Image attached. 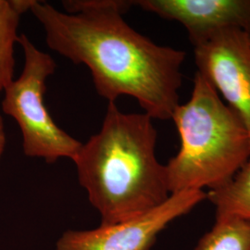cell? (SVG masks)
<instances>
[{
  "mask_svg": "<svg viewBox=\"0 0 250 250\" xmlns=\"http://www.w3.org/2000/svg\"><path fill=\"white\" fill-rule=\"evenodd\" d=\"M65 11L35 0L30 11L55 52L83 64L98 94L108 102L135 99L153 120H170L180 104L187 53L154 43L124 19L134 1L67 0Z\"/></svg>",
  "mask_w": 250,
  "mask_h": 250,
  "instance_id": "1",
  "label": "cell"
},
{
  "mask_svg": "<svg viewBox=\"0 0 250 250\" xmlns=\"http://www.w3.org/2000/svg\"><path fill=\"white\" fill-rule=\"evenodd\" d=\"M158 133L146 113H125L108 102L98 134L72 161L101 224L132 220L170 196L166 166L156 155Z\"/></svg>",
  "mask_w": 250,
  "mask_h": 250,
  "instance_id": "2",
  "label": "cell"
},
{
  "mask_svg": "<svg viewBox=\"0 0 250 250\" xmlns=\"http://www.w3.org/2000/svg\"><path fill=\"white\" fill-rule=\"evenodd\" d=\"M180 149L165 165L170 194L229 183L250 160V136L241 118L199 72L190 99L179 104L171 119Z\"/></svg>",
  "mask_w": 250,
  "mask_h": 250,
  "instance_id": "3",
  "label": "cell"
},
{
  "mask_svg": "<svg viewBox=\"0 0 250 250\" xmlns=\"http://www.w3.org/2000/svg\"><path fill=\"white\" fill-rule=\"evenodd\" d=\"M18 44L23 52V68L19 78L4 90L2 110L20 127L27 157L47 163L62 158L72 160L82 143L57 125L44 101L45 83L56 72L57 64L25 35H20Z\"/></svg>",
  "mask_w": 250,
  "mask_h": 250,
  "instance_id": "4",
  "label": "cell"
},
{
  "mask_svg": "<svg viewBox=\"0 0 250 250\" xmlns=\"http://www.w3.org/2000/svg\"><path fill=\"white\" fill-rule=\"evenodd\" d=\"M207 199V192L188 190L169 198L145 214L122 223L100 224L91 230H69L56 244L57 250H148L170 223L189 213Z\"/></svg>",
  "mask_w": 250,
  "mask_h": 250,
  "instance_id": "5",
  "label": "cell"
},
{
  "mask_svg": "<svg viewBox=\"0 0 250 250\" xmlns=\"http://www.w3.org/2000/svg\"><path fill=\"white\" fill-rule=\"evenodd\" d=\"M197 72L241 118L250 136V36L238 30L216 34L194 46Z\"/></svg>",
  "mask_w": 250,
  "mask_h": 250,
  "instance_id": "6",
  "label": "cell"
},
{
  "mask_svg": "<svg viewBox=\"0 0 250 250\" xmlns=\"http://www.w3.org/2000/svg\"><path fill=\"white\" fill-rule=\"evenodd\" d=\"M134 6L182 24L194 46L228 30L250 36V0H136Z\"/></svg>",
  "mask_w": 250,
  "mask_h": 250,
  "instance_id": "7",
  "label": "cell"
},
{
  "mask_svg": "<svg viewBox=\"0 0 250 250\" xmlns=\"http://www.w3.org/2000/svg\"><path fill=\"white\" fill-rule=\"evenodd\" d=\"M35 0H0V95L14 80V48L18 43V28L22 14Z\"/></svg>",
  "mask_w": 250,
  "mask_h": 250,
  "instance_id": "8",
  "label": "cell"
},
{
  "mask_svg": "<svg viewBox=\"0 0 250 250\" xmlns=\"http://www.w3.org/2000/svg\"><path fill=\"white\" fill-rule=\"evenodd\" d=\"M216 218H238L250 222V160L222 188L207 192Z\"/></svg>",
  "mask_w": 250,
  "mask_h": 250,
  "instance_id": "9",
  "label": "cell"
},
{
  "mask_svg": "<svg viewBox=\"0 0 250 250\" xmlns=\"http://www.w3.org/2000/svg\"><path fill=\"white\" fill-rule=\"evenodd\" d=\"M195 250H250V222L238 218H216L213 227Z\"/></svg>",
  "mask_w": 250,
  "mask_h": 250,
  "instance_id": "10",
  "label": "cell"
},
{
  "mask_svg": "<svg viewBox=\"0 0 250 250\" xmlns=\"http://www.w3.org/2000/svg\"><path fill=\"white\" fill-rule=\"evenodd\" d=\"M6 144H7V136H6L5 125H4L3 117L0 113V161H1V158L5 151Z\"/></svg>",
  "mask_w": 250,
  "mask_h": 250,
  "instance_id": "11",
  "label": "cell"
}]
</instances>
